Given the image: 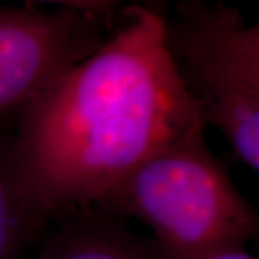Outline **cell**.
I'll return each mask as SVG.
<instances>
[{
  "instance_id": "cell-1",
  "label": "cell",
  "mask_w": 259,
  "mask_h": 259,
  "mask_svg": "<svg viewBox=\"0 0 259 259\" xmlns=\"http://www.w3.org/2000/svg\"><path fill=\"white\" fill-rule=\"evenodd\" d=\"M200 122L167 51L164 6H122L105 44L16 112L19 180L51 218L94 207Z\"/></svg>"
},
{
  "instance_id": "cell-2",
  "label": "cell",
  "mask_w": 259,
  "mask_h": 259,
  "mask_svg": "<svg viewBox=\"0 0 259 259\" xmlns=\"http://www.w3.org/2000/svg\"><path fill=\"white\" fill-rule=\"evenodd\" d=\"M204 128L200 122L153 154L98 204L148 226L160 259H199L258 233V213L206 144Z\"/></svg>"
},
{
  "instance_id": "cell-3",
  "label": "cell",
  "mask_w": 259,
  "mask_h": 259,
  "mask_svg": "<svg viewBox=\"0 0 259 259\" xmlns=\"http://www.w3.org/2000/svg\"><path fill=\"white\" fill-rule=\"evenodd\" d=\"M166 47L203 122L259 170V26L222 2L185 0L166 15Z\"/></svg>"
},
{
  "instance_id": "cell-4",
  "label": "cell",
  "mask_w": 259,
  "mask_h": 259,
  "mask_svg": "<svg viewBox=\"0 0 259 259\" xmlns=\"http://www.w3.org/2000/svg\"><path fill=\"white\" fill-rule=\"evenodd\" d=\"M0 6V115L35 100L95 54L121 15L117 2H52Z\"/></svg>"
},
{
  "instance_id": "cell-5",
  "label": "cell",
  "mask_w": 259,
  "mask_h": 259,
  "mask_svg": "<svg viewBox=\"0 0 259 259\" xmlns=\"http://www.w3.org/2000/svg\"><path fill=\"white\" fill-rule=\"evenodd\" d=\"M52 219L58 225L35 259H160L151 239L102 209H69Z\"/></svg>"
},
{
  "instance_id": "cell-6",
  "label": "cell",
  "mask_w": 259,
  "mask_h": 259,
  "mask_svg": "<svg viewBox=\"0 0 259 259\" xmlns=\"http://www.w3.org/2000/svg\"><path fill=\"white\" fill-rule=\"evenodd\" d=\"M52 218L33 203L19 180L13 133L0 130V259H19Z\"/></svg>"
},
{
  "instance_id": "cell-7",
  "label": "cell",
  "mask_w": 259,
  "mask_h": 259,
  "mask_svg": "<svg viewBox=\"0 0 259 259\" xmlns=\"http://www.w3.org/2000/svg\"><path fill=\"white\" fill-rule=\"evenodd\" d=\"M199 259H256L246 252L245 246H229L209 252Z\"/></svg>"
}]
</instances>
